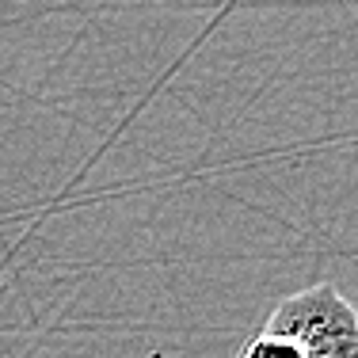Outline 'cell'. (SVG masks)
<instances>
[{
	"mask_svg": "<svg viewBox=\"0 0 358 358\" xmlns=\"http://www.w3.org/2000/svg\"><path fill=\"white\" fill-rule=\"evenodd\" d=\"M263 331L289 339L301 358H358V305L331 282L282 297Z\"/></svg>",
	"mask_w": 358,
	"mask_h": 358,
	"instance_id": "cell-1",
	"label": "cell"
},
{
	"mask_svg": "<svg viewBox=\"0 0 358 358\" xmlns=\"http://www.w3.org/2000/svg\"><path fill=\"white\" fill-rule=\"evenodd\" d=\"M241 358H301V351H297L289 339H282V336H275V331H255V336L244 343V351H241Z\"/></svg>",
	"mask_w": 358,
	"mask_h": 358,
	"instance_id": "cell-2",
	"label": "cell"
}]
</instances>
